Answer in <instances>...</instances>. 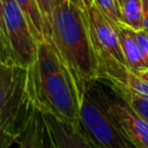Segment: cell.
Here are the masks:
<instances>
[{
    "label": "cell",
    "mask_w": 148,
    "mask_h": 148,
    "mask_svg": "<svg viewBox=\"0 0 148 148\" xmlns=\"http://www.w3.org/2000/svg\"><path fill=\"white\" fill-rule=\"evenodd\" d=\"M21 10L23 12L24 16L28 20V23L31 28V31L37 39L38 43L46 42V32L45 27L42 20V16L39 14V10L36 6L35 0H14Z\"/></svg>",
    "instance_id": "10"
},
{
    "label": "cell",
    "mask_w": 148,
    "mask_h": 148,
    "mask_svg": "<svg viewBox=\"0 0 148 148\" xmlns=\"http://www.w3.org/2000/svg\"><path fill=\"white\" fill-rule=\"evenodd\" d=\"M105 91L101 81L86 87L80 98V131L96 148H135L108 112Z\"/></svg>",
    "instance_id": "3"
},
{
    "label": "cell",
    "mask_w": 148,
    "mask_h": 148,
    "mask_svg": "<svg viewBox=\"0 0 148 148\" xmlns=\"http://www.w3.org/2000/svg\"><path fill=\"white\" fill-rule=\"evenodd\" d=\"M92 47L98 62V80L104 83L119 81L127 72L114 24L94 5L87 12Z\"/></svg>",
    "instance_id": "4"
},
{
    "label": "cell",
    "mask_w": 148,
    "mask_h": 148,
    "mask_svg": "<svg viewBox=\"0 0 148 148\" xmlns=\"http://www.w3.org/2000/svg\"><path fill=\"white\" fill-rule=\"evenodd\" d=\"M121 21L134 31L143 29V10L142 0H124L120 5Z\"/></svg>",
    "instance_id": "11"
},
{
    "label": "cell",
    "mask_w": 148,
    "mask_h": 148,
    "mask_svg": "<svg viewBox=\"0 0 148 148\" xmlns=\"http://www.w3.org/2000/svg\"><path fill=\"white\" fill-rule=\"evenodd\" d=\"M92 5L113 24L123 22L120 3L118 0H94Z\"/></svg>",
    "instance_id": "15"
},
{
    "label": "cell",
    "mask_w": 148,
    "mask_h": 148,
    "mask_svg": "<svg viewBox=\"0 0 148 148\" xmlns=\"http://www.w3.org/2000/svg\"><path fill=\"white\" fill-rule=\"evenodd\" d=\"M105 84H108L112 88L130 91V92L148 101V82L145 81L143 79H141L140 76H138L135 73L131 72L130 69L119 81L109 82V83H105Z\"/></svg>",
    "instance_id": "12"
},
{
    "label": "cell",
    "mask_w": 148,
    "mask_h": 148,
    "mask_svg": "<svg viewBox=\"0 0 148 148\" xmlns=\"http://www.w3.org/2000/svg\"><path fill=\"white\" fill-rule=\"evenodd\" d=\"M50 43L71 73L81 98L86 87L98 80L87 13L71 0H54Z\"/></svg>",
    "instance_id": "2"
},
{
    "label": "cell",
    "mask_w": 148,
    "mask_h": 148,
    "mask_svg": "<svg viewBox=\"0 0 148 148\" xmlns=\"http://www.w3.org/2000/svg\"><path fill=\"white\" fill-rule=\"evenodd\" d=\"M18 67L12 64L0 62V110L9 99L17 79Z\"/></svg>",
    "instance_id": "13"
},
{
    "label": "cell",
    "mask_w": 148,
    "mask_h": 148,
    "mask_svg": "<svg viewBox=\"0 0 148 148\" xmlns=\"http://www.w3.org/2000/svg\"><path fill=\"white\" fill-rule=\"evenodd\" d=\"M114 28H116L120 47H121L125 62L128 69L135 74L142 69H146L141 50L136 38V31H134L123 22L114 24Z\"/></svg>",
    "instance_id": "9"
},
{
    "label": "cell",
    "mask_w": 148,
    "mask_h": 148,
    "mask_svg": "<svg viewBox=\"0 0 148 148\" xmlns=\"http://www.w3.org/2000/svg\"><path fill=\"white\" fill-rule=\"evenodd\" d=\"M40 118V113L32 108L29 118L27 120L25 127L20 136L18 141V148H32L34 147V140H35V134L37 130V125Z\"/></svg>",
    "instance_id": "14"
},
{
    "label": "cell",
    "mask_w": 148,
    "mask_h": 148,
    "mask_svg": "<svg viewBox=\"0 0 148 148\" xmlns=\"http://www.w3.org/2000/svg\"><path fill=\"white\" fill-rule=\"evenodd\" d=\"M44 146H45V148H57V146H56L52 136L47 132L45 125H44Z\"/></svg>",
    "instance_id": "23"
},
{
    "label": "cell",
    "mask_w": 148,
    "mask_h": 148,
    "mask_svg": "<svg viewBox=\"0 0 148 148\" xmlns=\"http://www.w3.org/2000/svg\"><path fill=\"white\" fill-rule=\"evenodd\" d=\"M105 84V83H104ZM106 109L126 139L135 148H148V123L113 89L105 84Z\"/></svg>",
    "instance_id": "7"
},
{
    "label": "cell",
    "mask_w": 148,
    "mask_h": 148,
    "mask_svg": "<svg viewBox=\"0 0 148 148\" xmlns=\"http://www.w3.org/2000/svg\"><path fill=\"white\" fill-rule=\"evenodd\" d=\"M136 75L148 82V69H142V71H140L139 73H136Z\"/></svg>",
    "instance_id": "24"
},
{
    "label": "cell",
    "mask_w": 148,
    "mask_h": 148,
    "mask_svg": "<svg viewBox=\"0 0 148 148\" xmlns=\"http://www.w3.org/2000/svg\"><path fill=\"white\" fill-rule=\"evenodd\" d=\"M32 148H45V146H44V121H43L42 114H40V118H39V121L37 125Z\"/></svg>",
    "instance_id": "20"
},
{
    "label": "cell",
    "mask_w": 148,
    "mask_h": 148,
    "mask_svg": "<svg viewBox=\"0 0 148 148\" xmlns=\"http://www.w3.org/2000/svg\"><path fill=\"white\" fill-rule=\"evenodd\" d=\"M71 1L75 6H77L82 10H84L86 13L89 10V8L92 6V2H94V0H71Z\"/></svg>",
    "instance_id": "21"
},
{
    "label": "cell",
    "mask_w": 148,
    "mask_h": 148,
    "mask_svg": "<svg viewBox=\"0 0 148 148\" xmlns=\"http://www.w3.org/2000/svg\"><path fill=\"white\" fill-rule=\"evenodd\" d=\"M0 62L13 65L8 37H7V29L3 17V0H0Z\"/></svg>",
    "instance_id": "17"
},
{
    "label": "cell",
    "mask_w": 148,
    "mask_h": 148,
    "mask_svg": "<svg viewBox=\"0 0 148 148\" xmlns=\"http://www.w3.org/2000/svg\"><path fill=\"white\" fill-rule=\"evenodd\" d=\"M118 1H119V3H120V5H121V3L124 2V0H118Z\"/></svg>",
    "instance_id": "25"
},
{
    "label": "cell",
    "mask_w": 148,
    "mask_h": 148,
    "mask_svg": "<svg viewBox=\"0 0 148 148\" xmlns=\"http://www.w3.org/2000/svg\"><path fill=\"white\" fill-rule=\"evenodd\" d=\"M3 17L12 62L14 66L28 69L36 60L39 43L34 36L27 17L14 0H3Z\"/></svg>",
    "instance_id": "5"
},
{
    "label": "cell",
    "mask_w": 148,
    "mask_h": 148,
    "mask_svg": "<svg viewBox=\"0 0 148 148\" xmlns=\"http://www.w3.org/2000/svg\"><path fill=\"white\" fill-rule=\"evenodd\" d=\"M136 38H138V43H139V46L141 50L145 67H146V69H148V35L143 30L136 31Z\"/></svg>",
    "instance_id": "19"
},
{
    "label": "cell",
    "mask_w": 148,
    "mask_h": 148,
    "mask_svg": "<svg viewBox=\"0 0 148 148\" xmlns=\"http://www.w3.org/2000/svg\"><path fill=\"white\" fill-rule=\"evenodd\" d=\"M42 118L57 148H96L79 127L64 123L51 114H42Z\"/></svg>",
    "instance_id": "8"
},
{
    "label": "cell",
    "mask_w": 148,
    "mask_h": 148,
    "mask_svg": "<svg viewBox=\"0 0 148 148\" xmlns=\"http://www.w3.org/2000/svg\"><path fill=\"white\" fill-rule=\"evenodd\" d=\"M27 71L18 67L14 90L0 110V148H10L25 127L32 105L25 90Z\"/></svg>",
    "instance_id": "6"
},
{
    "label": "cell",
    "mask_w": 148,
    "mask_h": 148,
    "mask_svg": "<svg viewBox=\"0 0 148 148\" xmlns=\"http://www.w3.org/2000/svg\"><path fill=\"white\" fill-rule=\"evenodd\" d=\"M142 10H143V31L148 35V0H142Z\"/></svg>",
    "instance_id": "22"
},
{
    "label": "cell",
    "mask_w": 148,
    "mask_h": 148,
    "mask_svg": "<svg viewBox=\"0 0 148 148\" xmlns=\"http://www.w3.org/2000/svg\"><path fill=\"white\" fill-rule=\"evenodd\" d=\"M25 71V90L32 108L80 128L76 86L51 43L38 44L36 60Z\"/></svg>",
    "instance_id": "1"
},
{
    "label": "cell",
    "mask_w": 148,
    "mask_h": 148,
    "mask_svg": "<svg viewBox=\"0 0 148 148\" xmlns=\"http://www.w3.org/2000/svg\"><path fill=\"white\" fill-rule=\"evenodd\" d=\"M110 87V86H109ZM111 89H113L117 94H119L128 104L140 116L142 117L147 123H148V101L145 99V98H141L130 91H126V90H123V89H117V88H112L110 87Z\"/></svg>",
    "instance_id": "16"
},
{
    "label": "cell",
    "mask_w": 148,
    "mask_h": 148,
    "mask_svg": "<svg viewBox=\"0 0 148 148\" xmlns=\"http://www.w3.org/2000/svg\"><path fill=\"white\" fill-rule=\"evenodd\" d=\"M36 6L39 10V14L42 16L45 32H46V42L50 43V24L52 18V10L54 6V0H35Z\"/></svg>",
    "instance_id": "18"
}]
</instances>
